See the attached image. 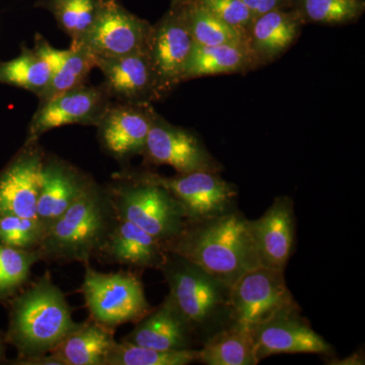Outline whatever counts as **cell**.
Masks as SVG:
<instances>
[{
	"instance_id": "6da1fadb",
	"label": "cell",
	"mask_w": 365,
	"mask_h": 365,
	"mask_svg": "<svg viewBox=\"0 0 365 365\" xmlns=\"http://www.w3.org/2000/svg\"><path fill=\"white\" fill-rule=\"evenodd\" d=\"M168 253L179 255L232 287L245 273L261 267L251 220L237 210L187 222L174 239L163 242Z\"/></svg>"
},
{
	"instance_id": "7a4b0ae2",
	"label": "cell",
	"mask_w": 365,
	"mask_h": 365,
	"mask_svg": "<svg viewBox=\"0 0 365 365\" xmlns=\"http://www.w3.org/2000/svg\"><path fill=\"white\" fill-rule=\"evenodd\" d=\"M6 304V343L18 352L11 364L48 354L79 326L72 318L66 294L53 282L49 272L28 283Z\"/></svg>"
},
{
	"instance_id": "3957f363",
	"label": "cell",
	"mask_w": 365,
	"mask_h": 365,
	"mask_svg": "<svg viewBox=\"0 0 365 365\" xmlns=\"http://www.w3.org/2000/svg\"><path fill=\"white\" fill-rule=\"evenodd\" d=\"M117 215L108 190L97 181L48 227L39 252L41 261L90 264L113 227Z\"/></svg>"
},
{
	"instance_id": "277c9868",
	"label": "cell",
	"mask_w": 365,
	"mask_h": 365,
	"mask_svg": "<svg viewBox=\"0 0 365 365\" xmlns=\"http://www.w3.org/2000/svg\"><path fill=\"white\" fill-rule=\"evenodd\" d=\"M160 271L167 297L191 329L198 345L232 324L230 287L177 254L168 253Z\"/></svg>"
},
{
	"instance_id": "5b68a950",
	"label": "cell",
	"mask_w": 365,
	"mask_h": 365,
	"mask_svg": "<svg viewBox=\"0 0 365 365\" xmlns=\"http://www.w3.org/2000/svg\"><path fill=\"white\" fill-rule=\"evenodd\" d=\"M117 217L134 223L160 242L176 237L187 225L181 203L160 185L126 168L106 185Z\"/></svg>"
},
{
	"instance_id": "8992f818",
	"label": "cell",
	"mask_w": 365,
	"mask_h": 365,
	"mask_svg": "<svg viewBox=\"0 0 365 365\" xmlns=\"http://www.w3.org/2000/svg\"><path fill=\"white\" fill-rule=\"evenodd\" d=\"M85 268L79 292L85 299L90 319L96 323L115 330L124 324L137 323L153 309L138 274L98 272L90 264Z\"/></svg>"
},
{
	"instance_id": "52a82bcc",
	"label": "cell",
	"mask_w": 365,
	"mask_h": 365,
	"mask_svg": "<svg viewBox=\"0 0 365 365\" xmlns=\"http://www.w3.org/2000/svg\"><path fill=\"white\" fill-rule=\"evenodd\" d=\"M194 45L184 4L170 2V9L151 25L145 50L163 100L184 83Z\"/></svg>"
},
{
	"instance_id": "ba28073f",
	"label": "cell",
	"mask_w": 365,
	"mask_h": 365,
	"mask_svg": "<svg viewBox=\"0 0 365 365\" xmlns=\"http://www.w3.org/2000/svg\"><path fill=\"white\" fill-rule=\"evenodd\" d=\"M141 157L145 165H170L178 174L218 173L223 165L193 131L170 123L157 111Z\"/></svg>"
},
{
	"instance_id": "9c48e42d",
	"label": "cell",
	"mask_w": 365,
	"mask_h": 365,
	"mask_svg": "<svg viewBox=\"0 0 365 365\" xmlns=\"http://www.w3.org/2000/svg\"><path fill=\"white\" fill-rule=\"evenodd\" d=\"M284 271L267 267L245 273L230 287V319L253 330L278 312L297 304Z\"/></svg>"
},
{
	"instance_id": "30bf717a",
	"label": "cell",
	"mask_w": 365,
	"mask_h": 365,
	"mask_svg": "<svg viewBox=\"0 0 365 365\" xmlns=\"http://www.w3.org/2000/svg\"><path fill=\"white\" fill-rule=\"evenodd\" d=\"M139 173L173 194L184 208L187 222L215 217L235 209L239 191L218 173L195 172L175 177L162 176L150 170Z\"/></svg>"
},
{
	"instance_id": "8fae6325",
	"label": "cell",
	"mask_w": 365,
	"mask_h": 365,
	"mask_svg": "<svg viewBox=\"0 0 365 365\" xmlns=\"http://www.w3.org/2000/svg\"><path fill=\"white\" fill-rule=\"evenodd\" d=\"M151 24L132 14L119 0H103L95 23L78 44L93 57L112 58L144 52Z\"/></svg>"
},
{
	"instance_id": "7c38bea8",
	"label": "cell",
	"mask_w": 365,
	"mask_h": 365,
	"mask_svg": "<svg viewBox=\"0 0 365 365\" xmlns=\"http://www.w3.org/2000/svg\"><path fill=\"white\" fill-rule=\"evenodd\" d=\"M113 103L103 83L76 86L38 106L29 125L25 141H38L41 137L68 125L97 126Z\"/></svg>"
},
{
	"instance_id": "4fadbf2b",
	"label": "cell",
	"mask_w": 365,
	"mask_h": 365,
	"mask_svg": "<svg viewBox=\"0 0 365 365\" xmlns=\"http://www.w3.org/2000/svg\"><path fill=\"white\" fill-rule=\"evenodd\" d=\"M155 113L153 104L113 101L96 126L102 150L122 165L143 155Z\"/></svg>"
},
{
	"instance_id": "5bb4252c",
	"label": "cell",
	"mask_w": 365,
	"mask_h": 365,
	"mask_svg": "<svg viewBox=\"0 0 365 365\" xmlns=\"http://www.w3.org/2000/svg\"><path fill=\"white\" fill-rule=\"evenodd\" d=\"M257 359L259 362L275 354H332L331 344L312 328L302 316L299 304L274 314L253 329Z\"/></svg>"
},
{
	"instance_id": "9a60e30c",
	"label": "cell",
	"mask_w": 365,
	"mask_h": 365,
	"mask_svg": "<svg viewBox=\"0 0 365 365\" xmlns=\"http://www.w3.org/2000/svg\"><path fill=\"white\" fill-rule=\"evenodd\" d=\"M46 151L38 141H25L0 170V215L37 217L40 172Z\"/></svg>"
},
{
	"instance_id": "2e32d148",
	"label": "cell",
	"mask_w": 365,
	"mask_h": 365,
	"mask_svg": "<svg viewBox=\"0 0 365 365\" xmlns=\"http://www.w3.org/2000/svg\"><path fill=\"white\" fill-rule=\"evenodd\" d=\"M93 181L85 170L54 153H45L40 172L37 217L49 227Z\"/></svg>"
},
{
	"instance_id": "e0dca14e",
	"label": "cell",
	"mask_w": 365,
	"mask_h": 365,
	"mask_svg": "<svg viewBox=\"0 0 365 365\" xmlns=\"http://www.w3.org/2000/svg\"><path fill=\"white\" fill-rule=\"evenodd\" d=\"M96 68L104 76L103 85L113 101L130 104H153L163 100L157 78L146 52L126 56L93 57Z\"/></svg>"
},
{
	"instance_id": "ac0fdd59",
	"label": "cell",
	"mask_w": 365,
	"mask_h": 365,
	"mask_svg": "<svg viewBox=\"0 0 365 365\" xmlns=\"http://www.w3.org/2000/svg\"><path fill=\"white\" fill-rule=\"evenodd\" d=\"M294 207L289 197H277L261 217L251 220L255 246L263 267L280 271L287 268L294 249Z\"/></svg>"
},
{
	"instance_id": "d6986e66",
	"label": "cell",
	"mask_w": 365,
	"mask_h": 365,
	"mask_svg": "<svg viewBox=\"0 0 365 365\" xmlns=\"http://www.w3.org/2000/svg\"><path fill=\"white\" fill-rule=\"evenodd\" d=\"M167 258L163 242L134 223L120 220L113 227L98 261L106 264H119L134 270L158 269L160 270Z\"/></svg>"
},
{
	"instance_id": "ffe728a7",
	"label": "cell",
	"mask_w": 365,
	"mask_h": 365,
	"mask_svg": "<svg viewBox=\"0 0 365 365\" xmlns=\"http://www.w3.org/2000/svg\"><path fill=\"white\" fill-rule=\"evenodd\" d=\"M304 24L294 9H274L254 19L247 43L259 67L280 58L299 39Z\"/></svg>"
},
{
	"instance_id": "44dd1931",
	"label": "cell",
	"mask_w": 365,
	"mask_h": 365,
	"mask_svg": "<svg viewBox=\"0 0 365 365\" xmlns=\"http://www.w3.org/2000/svg\"><path fill=\"white\" fill-rule=\"evenodd\" d=\"M135 324L121 341L158 350L194 349L198 345L191 329L167 297Z\"/></svg>"
},
{
	"instance_id": "7402d4cb",
	"label": "cell",
	"mask_w": 365,
	"mask_h": 365,
	"mask_svg": "<svg viewBox=\"0 0 365 365\" xmlns=\"http://www.w3.org/2000/svg\"><path fill=\"white\" fill-rule=\"evenodd\" d=\"M114 336L115 330L88 319L79 323L50 353L61 365H107L108 356L116 343Z\"/></svg>"
},
{
	"instance_id": "603a6c76",
	"label": "cell",
	"mask_w": 365,
	"mask_h": 365,
	"mask_svg": "<svg viewBox=\"0 0 365 365\" xmlns=\"http://www.w3.org/2000/svg\"><path fill=\"white\" fill-rule=\"evenodd\" d=\"M258 68L247 43L216 46L194 45L184 83L190 79L222 74L247 73Z\"/></svg>"
},
{
	"instance_id": "cb8c5ba5",
	"label": "cell",
	"mask_w": 365,
	"mask_h": 365,
	"mask_svg": "<svg viewBox=\"0 0 365 365\" xmlns=\"http://www.w3.org/2000/svg\"><path fill=\"white\" fill-rule=\"evenodd\" d=\"M198 362L206 365L258 364L253 331L241 324H230L201 345Z\"/></svg>"
},
{
	"instance_id": "d4e9b609",
	"label": "cell",
	"mask_w": 365,
	"mask_h": 365,
	"mask_svg": "<svg viewBox=\"0 0 365 365\" xmlns=\"http://www.w3.org/2000/svg\"><path fill=\"white\" fill-rule=\"evenodd\" d=\"M103 0H37L35 6L49 11L62 32L78 44L95 23Z\"/></svg>"
},
{
	"instance_id": "484cf974",
	"label": "cell",
	"mask_w": 365,
	"mask_h": 365,
	"mask_svg": "<svg viewBox=\"0 0 365 365\" xmlns=\"http://www.w3.org/2000/svg\"><path fill=\"white\" fill-rule=\"evenodd\" d=\"M50 78L49 67L26 46H21V54L16 58L0 61V85L23 88L37 98L47 88Z\"/></svg>"
},
{
	"instance_id": "4316f807",
	"label": "cell",
	"mask_w": 365,
	"mask_h": 365,
	"mask_svg": "<svg viewBox=\"0 0 365 365\" xmlns=\"http://www.w3.org/2000/svg\"><path fill=\"white\" fill-rule=\"evenodd\" d=\"M182 4L195 44L216 46L247 43L246 33L227 25L195 0H188Z\"/></svg>"
},
{
	"instance_id": "83f0119b",
	"label": "cell",
	"mask_w": 365,
	"mask_h": 365,
	"mask_svg": "<svg viewBox=\"0 0 365 365\" xmlns=\"http://www.w3.org/2000/svg\"><path fill=\"white\" fill-rule=\"evenodd\" d=\"M294 9L304 24L339 26L353 24L365 13L364 0H292Z\"/></svg>"
},
{
	"instance_id": "f1b7e54d",
	"label": "cell",
	"mask_w": 365,
	"mask_h": 365,
	"mask_svg": "<svg viewBox=\"0 0 365 365\" xmlns=\"http://www.w3.org/2000/svg\"><path fill=\"white\" fill-rule=\"evenodd\" d=\"M199 349L158 350L116 341L107 365H188L198 362Z\"/></svg>"
},
{
	"instance_id": "f546056e",
	"label": "cell",
	"mask_w": 365,
	"mask_h": 365,
	"mask_svg": "<svg viewBox=\"0 0 365 365\" xmlns=\"http://www.w3.org/2000/svg\"><path fill=\"white\" fill-rule=\"evenodd\" d=\"M39 252L23 251L0 245V304H6L26 287Z\"/></svg>"
},
{
	"instance_id": "4dcf8cb0",
	"label": "cell",
	"mask_w": 365,
	"mask_h": 365,
	"mask_svg": "<svg viewBox=\"0 0 365 365\" xmlns=\"http://www.w3.org/2000/svg\"><path fill=\"white\" fill-rule=\"evenodd\" d=\"M96 68L93 55L83 46L71 45L63 66L52 74L45 91L38 97L39 105L44 104L64 91L88 81L91 71Z\"/></svg>"
},
{
	"instance_id": "1f68e13d",
	"label": "cell",
	"mask_w": 365,
	"mask_h": 365,
	"mask_svg": "<svg viewBox=\"0 0 365 365\" xmlns=\"http://www.w3.org/2000/svg\"><path fill=\"white\" fill-rule=\"evenodd\" d=\"M48 227L38 217L0 215V245L23 251H38Z\"/></svg>"
},
{
	"instance_id": "d6a6232c",
	"label": "cell",
	"mask_w": 365,
	"mask_h": 365,
	"mask_svg": "<svg viewBox=\"0 0 365 365\" xmlns=\"http://www.w3.org/2000/svg\"><path fill=\"white\" fill-rule=\"evenodd\" d=\"M218 19L242 32H248L256 16L242 0H195Z\"/></svg>"
},
{
	"instance_id": "836d02e7",
	"label": "cell",
	"mask_w": 365,
	"mask_h": 365,
	"mask_svg": "<svg viewBox=\"0 0 365 365\" xmlns=\"http://www.w3.org/2000/svg\"><path fill=\"white\" fill-rule=\"evenodd\" d=\"M33 49L49 67L51 76L63 66L69 54V48L66 50L56 49L39 33H36L34 36Z\"/></svg>"
},
{
	"instance_id": "e575fe53",
	"label": "cell",
	"mask_w": 365,
	"mask_h": 365,
	"mask_svg": "<svg viewBox=\"0 0 365 365\" xmlns=\"http://www.w3.org/2000/svg\"><path fill=\"white\" fill-rule=\"evenodd\" d=\"M255 16H260L274 9H290L292 0H242Z\"/></svg>"
},
{
	"instance_id": "d590c367",
	"label": "cell",
	"mask_w": 365,
	"mask_h": 365,
	"mask_svg": "<svg viewBox=\"0 0 365 365\" xmlns=\"http://www.w3.org/2000/svg\"><path fill=\"white\" fill-rule=\"evenodd\" d=\"M336 362H330V364H343V365H359L364 364V354L361 353H353L351 356L343 360H334Z\"/></svg>"
},
{
	"instance_id": "8d00e7d4",
	"label": "cell",
	"mask_w": 365,
	"mask_h": 365,
	"mask_svg": "<svg viewBox=\"0 0 365 365\" xmlns=\"http://www.w3.org/2000/svg\"><path fill=\"white\" fill-rule=\"evenodd\" d=\"M6 332H2V331L0 330V364L6 361Z\"/></svg>"
},
{
	"instance_id": "74e56055",
	"label": "cell",
	"mask_w": 365,
	"mask_h": 365,
	"mask_svg": "<svg viewBox=\"0 0 365 365\" xmlns=\"http://www.w3.org/2000/svg\"><path fill=\"white\" fill-rule=\"evenodd\" d=\"M175 1L185 2V1H188V0H170V2H175Z\"/></svg>"
}]
</instances>
